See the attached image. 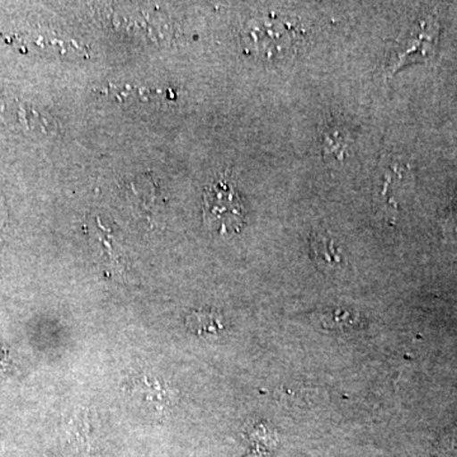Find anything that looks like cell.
Here are the masks:
<instances>
[{
	"label": "cell",
	"mask_w": 457,
	"mask_h": 457,
	"mask_svg": "<svg viewBox=\"0 0 457 457\" xmlns=\"http://www.w3.org/2000/svg\"><path fill=\"white\" fill-rule=\"evenodd\" d=\"M303 31L296 21L279 14L253 18L243 29V50L262 62H278L293 56L299 49Z\"/></svg>",
	"instance_id": "obj_1"
},
{
	"label": "cell",
	"mask_w": 457,
	"mask_h": 457,
	"mask_svg": "<svg viewBox=\"0 0 457 457\" xmlns=\"http://www.w3.org/2000/svg\"><path fill=\"white\" fill-rule=\"evenodd\" d=\"M246 212L236 186L218 179L204 192L203 221L207 230L219 236H234L245 225Z\"/></svg>",
	"instance_id": "obj_2"
},
{
	"label": "cell",
	"mask_w": 457,
	"mask_h": 457,
	"mask_svg": "<svg viewBox=\"0 0 457 457\" xmlns=\"http://www.w3.org/2000/svg\"><path fill=\"white\" fill-rule=\"evenodd\" d=\"M437 33L438 25L432 20H427L420 22L408 36L399 40L390 57L389 68L392 73L398 71L402 66L431 56L437 41Z\"/></svg>",
	"instance_id": "obj_3"
},
{
	"label": "cell",
	"mask_w": 457,
	"mask_h": 457,
	"mask_svg": "<svg viewBox=\"0 0 457 457\" xmlns=\"http://www.w3.org/2000/svg\"><path fill=\"white\" fill-rule=\"evenodd\" d=\"M353 143L350 131L345 126L333 123L321 135V150L324 159L330 162H343L350 154Z\"/></svg>",
	"instance_id": "obj_4"
},
{
	"label": "cell",
	"mask_w": 457,
	"mask_h": 457,
	"mask_svg": "<svg viewBox=\"0 0 457 457\" xmlns=\"http://www.w3.org/2000/svg\"><path fill=\"white\" fill-rule=\"evenodd\" d=\"M311 249L312 258L320 269L336 270L345 267V257L329 237L324 236V234H317L312 237Z\"/></svg>",
	"instance_id": "obj_5"
},
{
	"label": "cell",
	"mask_w": 457,
	"mask_h": 457,
	"mask_svg": "<svg viewBox=\"0 0 457 457\" xmlns=\"http://www.w3.org/2000/svg\"><path fill=\"white\" fill-rule=\"evenodd\" d=\"M187 324L195 333H200V335H213L224 329L222 319L215 312H195L188 318Z\"/></svg>",
	"instance_id": "obj_6"
},
{
	"label": "cell",
	"mask_w": 457,
	"mask_h": 457,
	"mask_svg": "<svg viewBox=\"0 0 457 457\" xmlns=\"http://www.w3.org/2000/svg\"><path fill=\"white\" fill-rule=\"evenodd\" d=\"M5 220H7V210H5L4 203H3V198L0 197V228L4 227Z\"/></svg>",
	"instance_id": "obj_7"
}]
</instances>
